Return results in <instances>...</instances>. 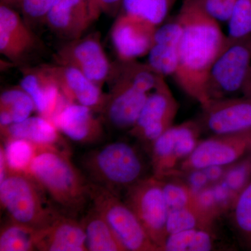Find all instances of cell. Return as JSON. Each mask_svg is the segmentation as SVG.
Returning a JSON list of instances; mask_svg holds the SVG:
<instances>
[{"mask_svg":"<svg viewBox=\"0 0 251 251\" xmlns=\"http://www.w3.org/2000/svg\"><path fill=\"white\" fill-rule=\"evenodd\" d=\"M175 18L182 32L179 64L173 77L183 92L204 107L210 101L206 93L208 76L227 45V36L196 0H184Z\"/></svg>","mask_w":251,"mask_h":251,"instance_id":"obj_1","label":"cell"},{"mask_svg":"<svg viewBox=\"0 0 251 251\" xmlns=\"http://www.w3.org/2000/svg\"><path fill=\"white\" fill-rule=\"evenodd\" d=\"M28 173L66 215L76 217L90 202L88 179L73 164L69 152L37 148Z\"/></svg>","mask_w":251,"mask_h":251,"instance_id":"obj_2","label":"cell"},{"mask_svg":"<svg viewBox=\"0 0 251 251\" xmlns=\"http://www.w3.org/2000/svg\"><path fill=\"white\" fill-rule=\"evenodd\" d=\"M47 196L29 173L7 171L0 183V201L10 221L35 230L47 229L63 214Z\"/></svg>","mask_w":251,"mask_h":251,"instance_id":"obj_3","label":"cell"},{"mask_svg":"<svg viewBox=\"0 0 251 251\" xmlns=\"http://www.w3.org/2000/svg\"><path fill=\"white\" fill-rule=\"evenodd\" d=\"M82 167L89 181L120 196V193L145 178L141 156L126 142H113L92 150L84 156Z\"/></svg>","mask_w":251,"mask_h":251,"instance_id":"obj_4","label":"cell"},{"mask_svg":"<svg viewBox=\"0 0 251 251\" xmlns=\"http://www.w3.org/2000/svg\"><path fill=\"white\" fill-rule=\"evenodd\" d=\"M89 195L92 205L103 216L126 251H160L120 196L90 181Z\"/></svg>","mask_w":251,"mask_h":251,"instance_id":"obj_5","label":"cell"},{"mask_svg":"<svg viewBox=\"0 0 251 251\" xmlns=\"http://www.w3.org/2000/svg\"><path fill=\"white\" fill-rule=\"evenodd\" d=\"M251 67V35L229 41L211 68L206 82L209 100L242 92Z\"/></svg>","mask_w":251,"mask_h":251,"instance_id":"obj_6","label":"cell"},{"mask_svg":"<svg viewBox=\"0 0 251 251\" xmlns=\"http://www.w3.org/2000/svg\"><path fill=\"white\" fill-rule=\"evenodd\" d=\"M124 201L134 212L151 241L161 251L167 237L166 222L169 207L156 176L145 177L128 188Z\"/></svg>","mask_w":251,"mask_h":251,"instance_id":"obj_7","label":"cell"},{"mask_svg":"<svg viewBox=\"0 0 251 251\" xmlns=\"http://www.w3.org/2000/svg\"><path fill=\"white\" fill-rule=\"evenodd\" d=\"M201 127L198 121L172 126L150 147L153 176L161 179L176 171L197 146Z\"/></svg>","mask_w":251,"mask_h":251,"instance_id":"obj_8","label":"cell"},{"mask_svg":"<svg viewBox=\"0 0 251 251\" xmlns=\"http://www.w3.org/2000/svg\"><path fill=\"white\" fill-rule=\"evenodd\" d=\"M53 60L54 64L75 68L101 88L111 76L114 65L104 50L99 32L67 41L54 54Z\"/></svg>","mask_w":251,"mask_h":251,"instance_id":"obj_9","label":"cell"},{"mask_svg":"<svg viewBox=\"0 0 251 251\" xmlns=\"http://www.w3.org/2000/svg\"><path fill=\"white\" fill-rule=\"evenodd\" d=\"M179 110V104L175 98L166 77L148 94L130 135L143 143L151 147L160 135L173 126Z\"/></svg>","mask_w":251,"mask_h":251,"instance_id":"obj_10","label":"cell"},{"mask_svg":"<svg viewBox=\"0 0 251 251\" xmlns=\"http://www.w3.org/2000/svg\"><path fill=\"white\" fill-rule=\"evenodd\" d=\"M249 153V132L240 134L214 135L200 140L192 153L181 164L182 171L203 170L211 166L233 165Z\"/></svg>","mask_w":251,"mask_h":251,"instance_id":"obj_11","label":"cell"},{"mask_svg":"<svg viewBox=\"0 0 251 251\" xmlns=\"http://www.w3.org/2000/svg\"><path fill=\"white\" fill-rule=\"evenodd\" d=\"M199 123L214 135L251 131V97H226L211 100L202 107Z\"/></svg>","mask_w":251,"mask_h":251,"instance_id":"obj_12","label":"cell"},{"mask_svg":"<svg viewBox=\"0 0 251 251\" xmlns=\"http://www.w3.org/2000/svg\"><path fill=\"white\" fill-rule=\"evenodd\" d=\"M108 82L110 91L100 113L112 128L129 131L134 126L149 94L120 77L112 76Z\"/></svg>","mask_w":251,"mask_h":251,"instance_id":"obj_13","label":"cell"},{"mask_svg":"<svg viewBox=\"0 0 251 251\" xmlns=\"http://www.w3.org/2000/svg\"><path fill=\"white\" fill-rule=\"evenodd\" d=\"M157 27L137 16L119 13L110 29V38L118 60H138L148 55Z\"/></svg>","mask_w":251,"mask_h":251,"instance_id":"obj_14","label":"cell"},{"mask_svg":"<svg viewBox=\"0 0 251 251\" xmlns=\"http://www.w3.org/2000/svg\"><path fill=\"white\" fill-rule=\"evenodd\" d=\"M100 14L92 0H56L44 23L56 36L72 41L85 35Z\"/></svg>","mask_w":251,"mask_h":251,"instance_id":"obj_15","label":"cell"},{"mask_svg":"<svg viewBox=\"0 0 251 251\" xmlns=\"http://www.w3.org/2000/svg\"><path fill=\"white\" fill-rule=\"evenodd\" d=\"M40 44L30 25L14 8L0 4V52L14 64H20Z\"/></svg>","mask_w":251,"mask_h":251,"instance_id":"obj_16","label":"cell"},{"mask_svg":"<svg viewBox=\"0 0 251 251\" xmlns=\"http://www.w3.org/2000/svg\"><path fill=\"white\" fill-rule=\"evenodd\" d=\"M44 66L68 101L85 105L94 112L101 111L106 98L101 87L75 68L54 63Z\"/></svg>","mask_w":251,"mask_h":251,"instance_id":"obj_17","label":"cell"},{"mask_svg":"<svg viewBox=\"0 0 251 251\" xmlns=\"http://www.w3.org/2000/svg\"><path fill=\"white\" fill-rule=\"evenodd\" d=\"M20 85L29 94L39 115L52 122V119L68 103L57 82L44 64L21 68Z\"/></svg>","mask_w":251,"mask_h":251,"instance_id":"obj_18","label":"cell"},{"mask_svg":"<svg viewBox=\"0 0 251 251\" xmlns=\"http://www.w3.org/2000/svg\"><path fill=\"white\" fill-rule=\"evenodd\" d=\"M94 110L81 104L68 102L52 119L62 134L75 143L88 145L97 143L103 135V120Z\"/></svg>","mask_w":251,"mask_h":251,"instance_id":"obj_19","label":"cell"},{"mask_svg":"<svg viewBox=\"0 0 251 251\" xmlns=\"http://www.w3.org/2000/svg\"><path fill=\"white\" fill-rule=\"evenodd\" d=\"M181 25L176 18L157 27L148 64L161 76H173L179 64Z\"/></svg>","mask_w":251,"mask_h":251,"instance_id":"obj_20","label":"cell"},{"mask_svg":"<svg viewBox=\"0 0 251 251\" xmlns=\"http://www.w3.org/2000/svg\"><path fill=\"white\" fill-rule=\"evenodd\" d=\"M36 249L42 251H88L82 223L73 216L61 214L49 227L39 231Z\"/></svg>","mask_w":251,"mask_h":251,"instance_id":"obj_21","label":"cell"},{"mask_svg":"<svg viewBox=\"0 0 251 251\" xmlns=\"http://www.w3.org/2000/svg\"><path fill=\"white\" fill-rule=\"evenodd\" d=\"M5 139L18 138L30 142L38 149H53L69 152L63 143L62 133L52 122L45 117L34 116L1 128Z\"/></svg>","mask_w":251,"mask_h":251,"instance_id":"obj_22","label":"cell"},{"mask_svg":"<svg viewBox=\"0 0 251 251\" xmlns=\"http://www.w3.org/2000/svg\"><path fill=\"white\" fill-rule=\"evenodd\" d=\"M80 221L85 229L87 250L126 251L108 222L93 206Z\"/></svg>","mask_w":251,"mask_h":251,"instance_id":"obj_23","label":"cell"},{"mask_svg":"<svg viewBox=\"0 0 251 251\" xmlns=\"http://www.w3.org/2000/svg\"><path fill=\"white\" fill-rule=\"evenodd\" d=\"M35 104L21 85L10 87L0 95V127L9 126L31 116Z\"/></svg>","mask_w":251,"mask_h":251,"instance_id":"obj_24","label":"cell"},{"mask_svg":"<svg viewBox=\"0 0 251 251\" xmlns=\"http://www.w3.org/2000/svg\"><path fill=\"white\" fill-rule=\"evenodd\" d=\"M177 0H124L120 12L145 20L156 27L165 23Z\"/></svg>","mask_w":251,"mask_h":251,"instance_id":"obj_25","label":"cell"},{"mask_svg":"<svg viewBox=\"0 0 251 251\" xmlns=\"http://www.w3.org/2000/svg\"><path fill=\"white\" fill-rule=\"evenodd\" d=\"M213 244L210 232L202 227H198L168 234L161 251H209L212 249Z\"/></svg>","mask_w":251,"mask_h":251,"instance_id":"obj_26","label":"cell"},{"mask_svg":"<svg viewBox=\"0 0 251 251\" xmlns=\"http://www.w3.org/2000/svg\"><path fill=\"white\" fill-rule=\"evenodd\" d=\"M40 230L26 227L10 221L0 234V251L36 250L38 232Z\"/></svg>","mask_w":251,"mask_h":251,"instance_id":"obj_27","label":"cell"},{"mask_svg":"<svg viewBox=\"0 0 251 251\" xmlns=\"http://www.w3.org/2000/svg\"><path fill=\"white\" fill-rule=\"evenodd\" d=\"M6 141L4 151L7 171L29 173L37 148L26 140L10 138Z\"/></svg>","mask_w":251,"mask_h":251,"instance_id":"obj_28","label":"cell"},{"mask_svg":"<svg viewBox=\"0 0 251 251\" xmlns=\"http://www.w3.org/2000/svg\"><path fill=\"white\" fill-rule=\"evenodd\" d=\"M232 207L236 230L244 244L251 249V181L238 194Z\"/></svg>","mask_w":251,"mask_h":251,"instance_id":"obj_29","label":"cell"},{"mask_svg":"<svg viewBox=\"0 0 251 251\" xmlns=\"http://www.w3.org/2000/svg\"><path fill=\"white\" fill-rule=\"evenodd\" d=\"M208 225L194 208L170 209L166 222L167 234L176 233ZM167 235V236H168Z\"/></svg>","mask_w":251,"mask_h":251,"instance_id":"obj_30","label":"cell"},{"mask_svg":"<svg viewBox=\"0 0 251 251\" xmlns=\"http://www.w3.org/2000/svg\"><path fill=\"white\" fill-rule=\"evenodd\" d=\"M227 39L234 41L251 34V0H237L227 21Z\"/></svg>","mask_w":251,"mask_h":251,"instance_id":"obj_31","label":"cell"},{"mask_svg":"<svg viewBox=\"0 0 251 251\" xmlns=\"http://www.w3.org/2000/svg\"><path fill=\"white\" fill-rule=\"evenodd\" d=\"M162 188L169 209L184 207L196 209V193L188 185L162 181Z\"/></svg>","mask_w":251,"mask_h":251,"instance_id":"obj_32","label":"cell"},{"mask_svg":"<svg viewBox=\"0 0 251 251\" xmlns=\"http://www.w3.org/2000/svg\"><path fill=\"white\" fill-rule=\"evenodd\" d=\"M250 156L231 167L221 181L228 188L234 200L251 181V153Z\"/></svg>","mask_w":251,"mask_h":251,"instance_id":"obj_33","label":"cell"},{"mask_svg":"<svg viewBox=\"0 0 251 251\" xmlns=\"http://www.w3.org/2000/svg\"><path fill=\"white\" fill-rule=\"evenodd\" d=\"M56 0H20L18 9L25 21L29 23H43Z\"/></svg>","mask_w":251,"mask_h":251,"instance_id":"obj_34","label":"cell"},{"mask_svg":"<svg viewBox=\"0 0 251 251\" xmlns=\"http://www.w3.org/2000/svg\"><path fill=\"white\" fill-rule=\"evenodd\" d=\"M237 0H196L204 11L219 23H227Z\"/></svg>","mask_w":251,"mask_h":251,"instance_id":"obj_35","label":"cell"},{"mask_svg":"<svg viewBox=\"0 0 251 251\" xmlns=\"http://www.w3.org/2000/svg\"><path fill=\"white\" fill-rule=\"evenodd\" d=\"M100 14L117 16L121 11L124 0H92Z\"/></svg>","mask_w":251,"mask_h":251,"instance_id":"obj_36","label":"cell"},{"mask_svg":"<svg viewBox=\"0 0 251 251\" xmlns=\"http://www.w3.org/2000/svg\"><path fill=\"white\" fill-rule=\"evenodd\" d=\"M189 173L191 174L188 178V186L191 188L193 192L198 193L206 188V185L209 181L202 170H196Z\"/></svg>","mask_w":251,"mask_h":251,"instance_id":"obj_37","label":"cell"},{"mask_svg":"<svg viewBox=\"0 0 251 251\" xmlns=\"http://www.w3.org/2000/svg\"><path fill=\"white\" fill-rule=\"evenodd\" d=\"M202 171L205 173L209 182H216L222 180L226 172L224 171V166H211Z\"/></svg>","mask_w":251,"mask_h":251,"instance_id":"obj_38","label":"cell"},{"mask_svg":"<svg viewBox=\"0 0 251 251\" xmlns=\"http://www.w3.org/2000/svg\"><path fill=\"white\" fill-rule=\"evenodd\" d=\"M242 92L243 95L251 97V67L249 69V73H248L244 86H243Z\"/></svg>","mask_w":251,"mask_h":251,"instance_id":"obj_39","label":"cell"},{"mask_svg":"<svg viewBox=\"0 0 251 251\" xmlns=\"http://www.w3.org/2000/svg\"><path fill=\"white\" fill-rule=\"evenodd\" d=\"M20 0H0V4L6 5L14 9H18Z\"/></svg>","mask_w":251,"mask_h":251,"instance_id":"obj_40","label":"cell"},{"mask_svg":"<svg viewBox=\"0 0 251 251\" xmlns=\"http://www.w3.org/2000/svg\"><path fill=\"white\" fill-rule=\"evenodd\" d=\"M249 153H251V131L249 132Z\"/></svg>","mask_w":251,"mask_h":251,"instance_id":"obj_41","label":"cell"}]
</instances>
